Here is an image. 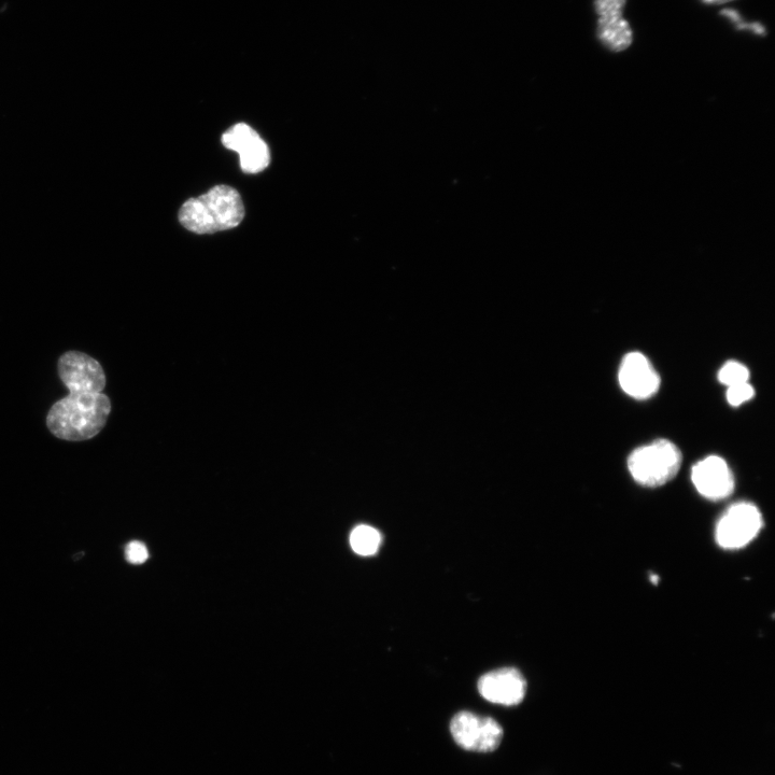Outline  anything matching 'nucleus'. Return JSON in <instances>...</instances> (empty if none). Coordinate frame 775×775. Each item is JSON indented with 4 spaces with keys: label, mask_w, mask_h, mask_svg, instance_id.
Masks as SVG:
<instances>
[{
    "label": "nucleus",
    "mask_w": 775,
    "mask_h": 775,
    "mask_svg": "<svg viewBox=\"0 0 775 775\" xmlns=\"http://www.w3.org/2000/svg\"><path fill=\"white\" fill-rule=\"evenodd\" d=\"M58 371L69 394L52 405L47 416L50 432L69 442L95 438L111 412V402L103 393L106 375L102 365L83 352L69 351L61 357Z\"/></svg>",
    "instance_id": "f257e3e1"
},
{
    "label": "nucleus",
    "mask_w": 775,
    "mask_h": 775,
    "mask_svg": "<svg viewBox=\"0 0 775 775\" xmlns=\"http://www.w3.org/2000/svg\"><path fill=\"white\" fill-rule=\"evenodd\" d=\"M245 217L241 194L229 186H217L208 193L190 199L179 211V221L196 234L232 230Z\"/></svg>",
    "instance_id": "f03ea898"
},
{
    "label": "nucleus",
    "mask_w": 775,
    "mask_h": 775,
    "mask_svg": "<svg viewBox=\"0 0 775 775\" xmlns=\"http://www.w3.org/2000/svg\"><path fill=\"white\" fill-rule=\"evenodd\" d=\"M682 453L668 440H658L637 448L628 459V469L638 484L656 488L664 486L679 473Z\"/></svg>",
    "instance_id": "7ed1b4c3"
},
{
    "label": "nucleus",
    "mask_w": 775,
    "mask_h": 775,
    "mask_svg": "<svg viewBox=\"0 0 775 775\" xmlns=\"http://www.w3.org/2000/svg\"><path fill=\"white\" fill-rule=\"evenodd\" d=\"M764 527V518L758 507L750 502L731 505L718 521L715 538L724 549H740L753 542Z\"/></svg>",
    "instance_id": "20e7f679"
},
{
    "label": "nucleus",
    "mask_w": 775,
    "mask_h": 775,
    "mask_svg": "<svg viewBox=\"0 0 775 775\" xmlns=\"http://www.w3.org/2000/svg\"><path fill=\"white\" fill-rule=\"evenodd\" d=\"M456 743L465 751L490 753L496 751L503 739L501 725L491 717L460 712L450 723Z\"/></svg>",
    "instance_id": "39448f33"
},
{
    "label": "nucleus",
    "mask_w": 775,
    "mask_h": 775,
    "mask_svg": "<svg viewBox=\"0 0 775 775\" xmlns=\"http://www.w3.org/2000/svg\"><path fill=\"white\" fill-rule=\"evenodd\" d=\"M222 144L241 158V167L246 174H258L269 167L271 152L260 135L248 124L238 123L222 135Z\"/></svg>",
    "instance_id": "423d86ee"
},
{
    "label": "nucleus",
    "mask_w": 775,
    "mask_h": 775,
    "mask_svg": "<svg viewBox=\"0 0 775 775\" xmlns=\"http://www.w3.org/2000/svg\"><path fill=\"white\" fill-rule=\"evenodd\" d=\"M627 0H595V10L599 17L597 37L601 44L612 52L627 50L633 42V32L623 12Z\"/></svg>",
    "instance_id": "0eeeda50"
},
{
    "label": "nucleus",
    "mask_w": 775,
    "mask_h": 775,
    "mask_svg": "<svg viewBox=\"0 0 775 775\" xmlns=\"http://www.w3.org/2000/svg\"><path fill=\"white\" fill-rule=\"evenodd\" d=\"M619 385L629 397L647 400L655 396L660 388V376L654 365L641 352L627 354L618 372Z\"/></svg>",
    "instance_id": "6e6552de"
},
{
    "label": "nucleus",
    "mask_w": 775,
    "mask_h": 775,
    "mask_svg": "<svg viewBox=\"0 0 775 775\" xmlns=\"http://www.w3.org/2000/svg\"><path fill=\"white\" fill-rule=\"evenodd\" d=\"M692 481L700 495L712 501L729 498L735 490V477L727 462L709 456L694 465Z\"/></svg>",
    "instance_id": "1a4fd4ad"
},
{
    "label": "nucleus",
    "mask_w": 775,
    "mask_h": 775,
    "mask_svg": "<svg viewBox=\"0 0 775 775\" xmlns=\"http://www.w3.org/2000/svg\"><path fill=\"white\" fill-rule=\"evenodd\" d=\"M478 692L484 699L502 706H518L527 693L524 675L514 668L491 671L478 681Z\"/></svg>",
    "instance_id": "9d476101"
},
{
    "label": "nucleus",
    "mask_w": 775,
    "mask_h": 775,
    "mask_svg": "<svg viewBox=\"0 0 775 775\" xmlns=\"http://www.w3.org/2000/svg\"><path fill=\"white\" fill-rule=\"evenodd\" d=\"M380 544H382V534L371 526H358L350 534L351 548L360 556L375 555Z\"/></svg>",
    "instance_id": "9b49d317"
},
{
    "label": "nucleus",
    "mask_w": 775,
    "mask_h": 775,
    "mask_svg": "<svg viewBox=\"0 0 775 775\" xmlns=\"http://www.w3.org/2000/svg\"><path fill=\"white\" fill-rule=\"evenodd\" d=\"M750 376V370L737 361L727 362L718 372V380L727 387L748 383Z\"/></svg>",
    "instance_id": "f8f14e48"
},
{
    "label": "nucleus",
    "mask_w": 775,
    "mask_h": 775,
    "mask_svg": "<svg viewBox=\"0 0 775 775\" xmlns=\"http://www.w3.org/2000/svg\"><path fill=\"white\" fill-rule=\"evenodd\" d=\"M755 396V390L750 383H743L728 387L727 401L731 406H740L752 400Z\"/></svg>",
    "instance_id": "ddd939ff"
},
{
    "label": "nucleus",
    "mask_w": 775,
    "mask_h": 775,
    "mask_svg": "<svg viewBox=\"0 0 775 775\" xmlns=\"http://www.w3.org/2000/svg\"><path fill=\"white\" fill-rule=\"evenodd\" d=\"M125 557L132 565H142L149 557L148 549L142 542H131L125 548Z\"/></svg>",
    "instance_id": "4468645a"
},
{
    "label": "nucleus",
    "mask_w": 775,
    "mask_h": 775,
    "mask_svg": "<svg viewBox=\"0 0 775 775\" xmlns=\"http://www.w3.org/2000/svg\"><path fill=\"white\" fill-rule=\"evenodd\" d=\"M701 2L707 5H723L732 2V0H701Z\"/></svg>",
    "instance_id": "2eb2a0df"
},
{
    "label": "nucleus",
    "mask_w": 775,
    "mask_h": 775,
    "mask_svg": "<svg viewBox=\"0 0 775 775\" xmlns=\"http://www.w3.org/2000/svg\"><path fill=\"white\" fill-rule=\"evenodd\" d=\"M651 577H652V582L654 584H657L658 583V576L657 575H652Z\"/></svg>",
    "instance_id": "dca6fc26"
}]
</instances>
